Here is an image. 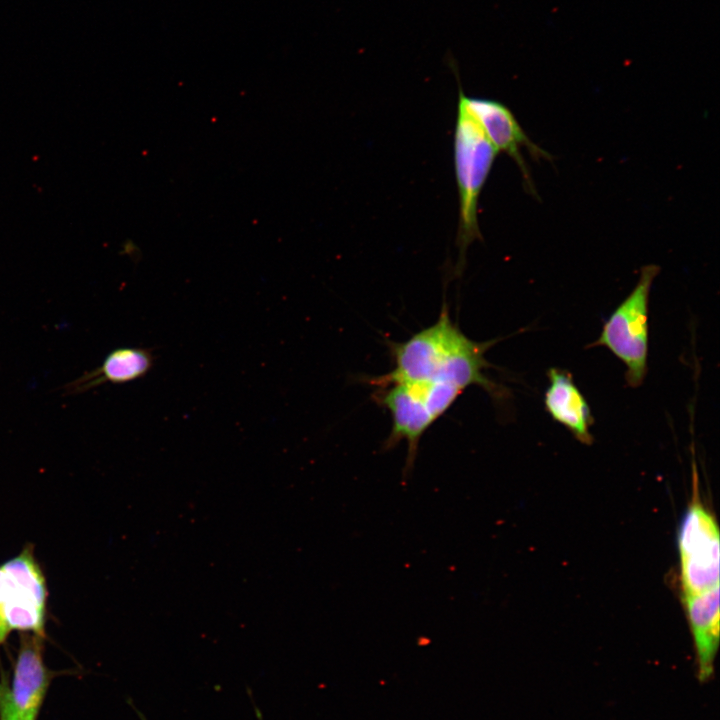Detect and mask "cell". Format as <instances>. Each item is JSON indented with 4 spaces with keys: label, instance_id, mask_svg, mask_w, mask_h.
<instances>
[{
    "label": "cell",
    "instance_id": "1",
    "mask_svg": "<svg viewBox=\"0 0 720 720\" xmlns=\"http://www.w3.org/2000/svg\"><path fill=\"white\" fill-rule=\"evenodd\" d=\"M500 339L485 342L469 338L450 316L447 304L438 319L403 342H390L393 369L372 378L375 382L421 381L437 386H471L486 390L492 397H504L505 388L490 380L485 370L490 363L485 353Z\"/></svg>",
    "mask_w": 720,
    "mask_h": 720
},
{
    "label": "cell",
    "instance_id": "2",
    "mask_svg": "<svg viewBox=\"0 0 720 720\" xmlns=\"http://www.w3.org/2000/svg\"><path fill=\"white\" fill-rule=\"evenodd\" d=\"M497 154L498 151L489 142L459 96L454 133V168L459 197L456 244L460 269L469 245L481 239L478 202Z\"/></svg>",
    "mask_w": 720,
    "mask_h": 720
},
{
    "label": "cell",
    "instance_id": "3",
    "mask_svg": "<svg viewBox=\"0 0 720 720\" xmlns=\"http://www.w3.org/2000/svg\"><path fill=\"white\" fill-rule=\"evenodd\" d=\"M659 266H643L637 284L603 324L596 341L588 347L604 346L626 367L627 385L639 387L647 374L649 343V297Z\"/></svg>",
    "mask_w": 720,
    "mask_h": 720
},
{
    "label": "cell",
    "instance_id": "4",
    "mask_svg": "<svg viewBox=\"0 0 720 720\" xmlns=\"http://www.w3.org/2000/svg\"><path fill=\"white\" fill-rule=\"evenodd\" d=\"M48 588L33 545L0 564V646L13 631L45 637Z\"/></svg>",
    "mask_w": 720,
    "mask_h": 720
},
{
    "label": "cell",
    "instance_id": "5",
    "mask_svg": "<svg viewBox=\"0 0 720 720\" xmlns=\"http://www.w3.org/2000/svg\"><path fill=\"white\" fill-rule=\"evenodd\" d=\"M694 496L678 531L682 597L719 585V530L715 518Z\"/></svg>",
    "mask_w": 720,
    "mask_h": 720
},
{
    "label": "cell",
    "instance_id": "6",
    "mask_svg": "<svg viewBox=\"0 0 720 720\" xmlns=\"http://www.w3.org/2000/svg\"><path fill=\"white\" fill-rule=\"evenodd\" d=\"M459 96L474 117L481 130L499 152L509 155L518 165L528 189L534 190L525 160L520 148L525 147L536 158H551L526 135L514 114L503 103L491 99L467 96L459 83Z\"/></svg>",
    "mask_w": 720,
    "mask_h": 720
},
{
    "label": "cell",
    "instance_id": "7",
    "mask_svg": "<svg viewBox=\"0 0 720 720\" xmlns=\"http://www.w3.org/2000/svg\"><path fill=\"white\" fill-rule=\"evenodd\" d=\"M44 638L29 632L20 633L9 691L21 720H37L50 684L51 672L43 656Z\"/></svg>",
    "mask_w": 720,
    "mask_h": 720
},
{
    "label": "cell",
    "instance_id": "8",
    "mask_svg": "<svg viewBox=\"0 0 720 720\" xmlns=\"http://www.w3.org/2000/svg\"><path fill=\"white\" fill-rule=\"evenodd\" d=\"M549 385L544 394V407L551 418L563 425L578 441L591 444L594 418L590 406L574 383L572 375L551 367L547 371Z\"/></svg>",
    "mask_w": 720,
    "mask_h": 720
},
{
    "label": "cell",
    "instance_id": "9",
    "mask_svg": "<svg viewBox=\"0 0 720 720\" xmlns=\"http://www.w3.org/2000/svg\"><path fill=\"white\" fill-rule=\"evenodd\" d=\"M719 595V585H716L682 597L693 637L700 682L710 680L714 673L720 635Z\"/></svg>",
    "mask_w": 720,
    "mask_h": 720
},
{
    "label": "cell",
    "instance_id": "10",
    "mask_svg": "<svg viewBox=\"0 0 720 720\" xmlns=\"http://www.w3.org/2000/svg\"><path fill=\"white\" fill-rule=\"evenodd\" d=\"M155 358L151 349L121 347L111 351L102 364L66 384L65 395L84 393L107 382L120 384L144 377L152 369Z\"/></svg>",
    "mask_w": 720,
    "mask_h": 720
},
{
    "label": "cell",
    "instance_id": "11",
    "mask_svg": "<svg viewBox=\"0 0 720 720\" xmlns=\"http://www.w3.org/2000/svg\"><path fill=\"white\" fill-rule=\"evenodd\" d=\"M0 720H21L13 706L5 679L0 680Z\"/></svg>",
    "mask_w": 720,
    "mask_h": 720
}]
</instances>
